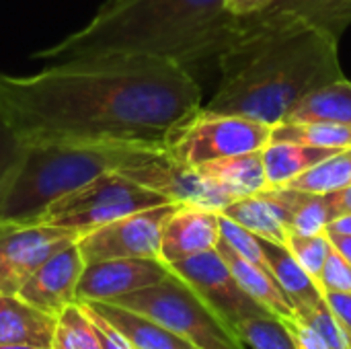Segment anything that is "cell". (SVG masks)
<instances>
[{"instance_id":"1","label":"cell","mask_w":351,"mask_h":349,"mask_svg":"<svg viewBox=\"0 0 351 349\" xmlns=\"http://www.w3.org/2000/svg\"><path fill=\"white\" fill-rule=\"evenodd\" d=\"M204 107L195 76L175 60L101 53L29 76L0 74V113L27 146L167 148Z\"/></svg>"},{"instance_id":"2","label":"cell","mask_w":351,"mask_h":349,"mask_svg":"<svg viewBox=\"0 0 351 349\" xmlns=\"http://www.w3.org/2000/svg\"><path fill=\"white\" fill-rule=\"evenodd\" d=\"M337 45L302 21L259 25L237 14L230 41L216 60V93L204 109L276 125L304 95L343 78Z\"/></svg>"},{"instance_id":"3","label":"cell","mask_w":351,"mask_h":349,"mask_svg":"<svg viewBox=\"0 0 351 349\" xmlns=\"http://www.w3.org/2000/svg\"><path fill=\"white\" fill-rule=\"evenodd\" d=\"M237 14L224 0H119L99 8L80 31L37 51L41 60L146 53L191 66L226 49Z\"/></svg>"},{"instance_id":"4","label":"cell","mask_w":351,"mask_h":349,"mask_svg":"<svg viewBox=\"0 0 351 349\" xmlns=\"http://www.w3.org/2000/svg\"><path fill=\"white\" fill-rule=\"evenodd\" d=\"M150 150L109 144H41L29 146L25 165L0 210V226L35 224L60 197L105 173L138 165Z\"/></svg>"},{"instance_id":"5","label":"cell","mask_w":351,"mask_h":349,"mask_svg":"<svg viewBox=\"0 0 351 349\" xmlns=\"http://www.w3.org/2000/svg\"><path fill=\"white\" fill-rule=\"evenodd\" d=\"M111 302L156 321L197 349H245L239 333L173 272L162 282Z\"/></svg>"},{"instance_id":"6","label":"cell","mask_w":351,"mask_h":349,"mask_svg":"<svg viewBox=\"0 0 351 349\" xmlns=\"http://www.w3.org/2000/svg\"><path fill=\"white\" fill-rule=\"evenodd\" d=\"M162 204L173 202L121 173H105L76 191L56 200L43 212L39 222L68 228L80 237L113 220Z\"/></svg>"},{"instance_id":"7","label":"cell","mask_w":351,"mask_h":349,"mask_svg":"<svg viewBox=\"0 0 351 349\" xmlns=\"http://www.w3.org/2000/svg\"><path fill=\"white\" fill-rule=\"evenodd\" d=\"M271 142V125L261 121L199 109L167 144V152L185 165L202 167L220 158L259 152Z\"/></svg>"},{"instance_id":"8","label":"cell","mask_w":351,"mask_h":349,"mask_svg":"<svg viewBox=\"0 0 351 349\" xmlns=\"http://www.w3.org/2000/svg\"><path fill=\"white\" fill-rule=\"evenodd\" d=\"M121 175L179 206L222 212L234 202V197L202 173L199 167L175 160L165 148L150 150L138 165L123 169Z\"/></svg>"},{"instance_id":"9","label":"cell","mask_w":351,"mask_h":349,"mask_svg":"<svg viewBox=\"0 0 351 349\" xmlns=\"http://www.w3.org/2000/svg\"><path fill=\"white\" fill-rule=\"evenodd\" d=\"M179 204H162L148 208L76 239V245L84 257V263L103 259H160V239L167 218L177 210Z\"/></svg>"},{"instance_id":"10","label":"cell","mask_w":351,"mask_h":349,"mask_svg":"<svg viewBox=\"0 0 351 349\" xmlns=\"http://www.w3.org/2000/svg\"><path fill=\"white\" fill-rule=\"evenodd\" d=\"M169 267L173 274L183 278L234 331L247 319L271 315L243 290L218 249L171 263Z\"/></svg>"},{"instance_id":"11","label":"cell","mask_w":351,"mask_h":349,"mask_svg":"<svg viewBox=\"0 0 351 349\" xmlns=\"http://www.w3.org/2000/svg\"><path fill=\"white\" fill-rule=\"evenodd\" d=\"M76 239V232L45 222L0 226V294H16L49 257Z\"/></svg>"},{"instance_id":"12","label":"cell","mask_w":351,"mask_h":349,"mask_svg":"<svg viewBox=\"0 0 351 349\" xmlns=\"http://www.w3.org/2000/svg\"><path fill=\"white\" fill-rule=\"evenodd\" d=\"M171 274L160 259L128 257L103 259L84 265L78 282V302H111L119 296L154 286Z\"/></svg>"},{"instance_id":"13","label":"cell","mask_w":351,"mask_h":349,"mask_svg":"<svg viewBox=\"0 0 351 349\" xmlns=\"http://www.w3.org/2000/svg\"><path fill=\"white\" fill-rule=\"evenodd\" d=\"M84 257L76 243L49 257L16 292L19 298L43 313L58 317L66 306L78 302V282L84 272Z\"/></svg>"},{"instance_id":"14","label":"cell","mask_w":351,"mask_h":349,"mask_svg":"<svg viewBox=\"0 0 351 349\" xmlns=\"http://www.w3.org/2000/svg\"><path fill=\"white\" fill-rule=\"evenodd\" d=\"M220 241V212L177 206L167 218L160 239V261L167 265L214 251Z\"/></svg>"},{"instance_id":"15","label":"cell","mask_w":351,"mask_h":349,"mask_svg":"<svg viewBox=\"0 0 351 349\" xmlns=\"http://www.w3.org/2000/svg\"><path fill=\"white\" fill-rule=\"evenodd\" d=\"M243 16L259 25L302 21L339 41L351 25V0H271L261 10Z\"/></svg>"},{"instance_id":"16","label":"cell","mask_w":351,"mask_h":349,"mask_svg":"<svg viewBox=\"0 0 351 349\" xmlns=\"http://www.w3.org/2000/svg\"><path fill=\"white\" fill-rule=\"evenodd\" d=\"M220 214L245 226L253 234L286 245L290 234V210L276 187H267L255 195L234 200Z\"/></svg>"},{"instance_id":"17","label":"cell","mask_w":351,"mask_h":349,"mask_svg":"<svg viewBox=\"0 0 351 349\" xmlns=\"http://www.w3.org/2000/svg\"><path fill=\"white\" fill-rule=\"evenodd\" d=\"M53 335V315L39 311L16 294H0V346L25 344L51 349Z\"/></svg>"},{"instance_id":"18","label":"cell","mask_w":351,"mask_h":349,"mask_svg":"<svg viewBox=\"0 0 351 349\" xmlns=\"http://www.w3.org/2000/svg\"><path fill=\"white\" fill-rule=\"evenodd\" d=\"M103 319H107L134 349H197L187 339L175 335L167 327L158 325L156 321L123 309L113 302H84Z\"/></svg>"},{"instance_id":"19","label":"cell","mask_w":351,"mask_h":349,"mask_svg":"<svg viewBox=\"0 0 351 349\" xmlns=\"http://www.w3.org/2000/svg\"><path fill=\"white\" fill-rule=\"evenodd\" d=\"M261 247H263V253H265V259L269 263L274 278L286 292L296 315L313 309L317 302L323 300V292L319 284L302 269V265L294 259V255L290 253L286 245L261 239Z\"/></svg>"},{"instance_id":"20","label":"cell","mask_w":351,"mask_h":349,"mask_svg":"<svg viewBox=\"0 0 351 349\" xmlns=\"http://www.w3.org/2000/svg\"><path fill=\"white\" fill-rule=\"evenodd\" d=\"M216 249L224 257V261L228 263L230 272L234 274V278L239 280L243 290L253 300H257L261 306H265L271 315H276L280 319H288V317L296 315L292 302L288 300L286 292L282 290V286L278 284V280L274 278L271 272H265L259 265L243 259L232 249H228L222 241H218Z\"/></svg>"},{"instance_id":"21","label":"cell","mask_w":351,"mask_h":349,"mask_svg":"<svg viewBox=\"0 0 351 349\" xmlns=\"http://www.w3.org/2000/svg\"><path fill=\"white\" fill-rule=\"evenodd\" d=\"M337 150L329 148H313L294 142H269L261 150L263 169L269 187H286L302 173L311 171Z\"/></svg>"},{"instance_id":"22","label":"cell","mask_w":351,"mask_h":349,"mask_svg":"<svg viewBox=\"0 0 351 349\" xmlns=\"http://www.w3.org/2000/svg\"><path fill=\"white\" fill-rule=\"evenodd\" d=\"M199 169L214 183H218L226 193H230L234 200L255 195V193L269 187L267 177H265V169H263L261 150L220 158V160L202 165Z\"/></svg>"},{"instance_id":"23","label":"cell","mask_w":351,"mask_h":349,"mask_svg":"<svg viewBox=\"0 0 351 349\" xmlns=\"http://www.w3.org/2000/svg\"><path fill=\"white\" fill-rule=\"evenodd\" d=\"M284 121H323L351 125V82L339 78L311 91L292 105Z\"/></svg>"},{"instance_id":"24","label":"cell","mask_w":351,"mask_h":349,"mask_svg":"<svg viewBox=\"0 0 351 349\" xmlns=\"http://www.w3.org/2000/svg\"><path fill=\"white\" fill-rule=\"evenodd\" d=\"M290 210V232L321 234L333 220L327 193H313L296 187H276Z\"/></svg>"},{"instance_id":"25","label":"cell","mask_w":351,"mask_h":349,"mask_svg":"<svg viewBox=\"0 0 351 349\" xmlns=\"http://www.w3.org/2000/svg\"><path fill=\"white\" fill-rule=\"evenodd\" d=\"M271 142H294L313 148H351V125L323 121H280L271 125Z\"/></svg>"},{"instance_id":"26","label":"cell","mask_w":351,"mask_h":349,"mask_svg":"<svg viewBox=\"0 0 351 349\" xmlns=\"http://www.w3.org/2000/svg\"><path fill=\"white\" fill-rule=\"evenodd\" d=\"M351 185V148L337 150L311 171L296 177L286 187H296L313 193H331Z\"/></svg>"},{"instance_id":"27","label":"cell","mask_w":351,"mask_h":349,"mask_svg":"<svg viewBox=\"0 0 351 349\" xmlns=\"http://www.w3.org/2000/svg\"><path fill=\"white\" fill-rule=\"evenodd\" d=\"M51 349H103L97 327L80 302L66 306L56 317V335Z\"/></svg>"},{"instance_id":"28","label":"cell","mask_w":351,"mask_h":349,"mask_svg":"<svg viewBox=\"0 0 351 349\" xmlns=\"http://www.w3.org/2000/svg\"><path fill=\"white\" fill-rule=\"evenodd\" d=\"M243 344L253 349H296L284 321L276 315H261L237 327Z\"/></svg>"},{"instance_id":"29","label":"cell","mask_w":351,"mask_h":349,"mask_svg":"<svg viewBox=\"0 0 351 349\" xmlns=\"http://www.w3.org/2000/svg\"><path fill=\"white\" fill-rule=\"evenodd\" d=\"M27 152L29 146L14 134L0 113V210L25 165Z\"/></svg>"},{"instance_id":"30","label":"cell","mask_w":351,"mask_h":349,"mask_svg":"<svg viewBox=\"0 0 351 349\" xmlns=\"http://www.w3.org/2000/svg\"><path fill=\"white\" fill-rule=\"evenodd\" d=\"M286 247L290 249L294 259L302 265V269L319 284L321 272H323L327 255L331 251V241H329L327 232H321V234L290 232L286 239Z\"/></svg>"},{"instance_id":"31","label":"cell","mask_w":351,"mask_h":349,"mask_svg":"<svg viewBox=\"0 0 351 349\" xmlns=\"http://www.w3.org/2000/svg\"><path fill=\"white\" fill-rule=\"evenodd\" d=\"M220 241L228 249H232L237 255H241L243 259L259 265L265 272H271L269 263L265 259L263 247H261V239L257 234H253L251 230H247L245 226L237 224L234 220L226 218L224 214H220Z\"/></svg>"},{"instance_id":"32","label":"cell","mask_w":351,"mask_h":349,"mask_svg":"<svg viewBox=\"0 0 351 349\" xmlns=\"http://www.w3.org/2000/svg\"><path fill=\"white\" fill-rule=\"evenodd\" d=\"M300 317L304 323H308L331 349H351L350 335L346 333V329L339 325V321L335 319V315L331 313L329 304L325 302V296L321 302H317L313 309L296 315Z\"/></svg>"},{"instance_id":"33","label":"cell","mask_w":351,"mask_h":349,"mask_svg":"<svg viewBox=\"0 0 351 349\" xmlns=\"http://www.w3.org/2000/svg\"><path fill=\"white\" fill-rule=\"evenodd\" d=\"M319 288L321 292H351V263L333 249L327 255L325 267L319 278Z\"/></svg>"},{"instance_id":"34","label":"cell","mask_w":351,"mask_h":349,"mask_svg":"<svg viewBox=\"0 0 351 349\" xmlns=\"http://www.w3.org/2000/svg\"><path fill=\"white\" fill-rule=\"evenodd\" d=\"M282 321H284V325H286L296 349H331L327 346V341L308 323H304L300 317L294 315V317H288V319H282Z\"/></svg>"},{"instance_id":"35","label":"cell","mask_w":351,"mask_h":349,"mask_svg":"<svg viewBox=\"0 0 351 349\" xmlns=\"http://www.w3.org/2000/svg\"><path fill=\"white\" fill-rule=\"evenodd\" d=\"M82 304V309L86 311V315L93 319V323H95V327H97V333H99V341H101V346L103 349H134L132 348V344L107 321V319H103L99 313H95L88 304H84V302H80Z\"/></svg>"},{"instance_id":"36","label":"cell","mask_w":351,"mask_h":349,"mask_svg":"<svg viewBox=\"0 0 351 349\" xmlns=\"http://www.w3.org/2000/svg\"><path fill=\"white\" fill-rule=\"evenodd\" d=\"M325 302L351 339V292H325Z\"/></svg>"},{"instance_id":"37","label":"cell","mask_w":351,"mask_h":349,"mask_svg":"<svg viewBox=\"0 0 351 349\" xmlns=\"http://www.w3.org/2000/svg\"><path fill=\"white\" fill-rule=\"evenodd\" d=\"M327 200H329L333 218L343 216V214H351V185L350 187H343V189H337V191L327 193Z\"/></svg>"},{"instance_id":"38","label":"cell","mask_w":351,"mask_h":349,"mask_svg":"<svg viewBox=\"0 0 351 349\" xmlns=\"http://www.w3.org/2000/svg\"><path fill=\"white\" fill-rule=\"evenodd\" d=\"M271 0H224L226 4V10L232 12V14H251V12H257L261 10L263 6H267Z\"/></svg>"},{"instance_id":"39","label":"cell","mask_w":351,"mask_h":349,"mask_svg":"<svg viewBox=\"0 0 351 349\" xmlns=\"http://www.w3.org/2000/svg\"><path fill=\"white\" fill-rule=\"evenodd\" d=\"M331 245L335 251H339L348 261L351 263V234H335V232H327Z\"/></svg>"},{"instance_id":"40","label":"cell","mask_w":351,"mask_h":349,"mask_svg":"<svg viewBox=\"0 0 351 349\" xmlns=\"http://www.w3.org/2000/svg\"><path fill=\"white\" fill-rule=\"evenodd\" d=\"M325 232H335V234H351V214L337 216L329 222Z\"/></svg>"},{"instance_id":"41","label":"cell","mask_w":351,"mask_h":349,"mask_svg":"<svg viewBox=\"0 0 351 349\" xmlns=\"http://www.w3.org/2000/svg\"><path fill=\"white\" fill-rule=\"evenodd\" d=\"M0 349H49V348H39V346H25V344H4V346H0Z\"/></svg>"},{"instance_id":"42","label":"cell","mask_w":351,"mask_h":349,"mask_svg":"<svg viewBox=\"0 0 351 349\" xmlns=\"http://www.w3.org/2000/svg\"><path fill=\"white\" fill-rule=\"evenodd\" d=\"M119 0H103V4L99 6V8H107V6H113V4H117Z\"/></svg>"}]
</instances>
